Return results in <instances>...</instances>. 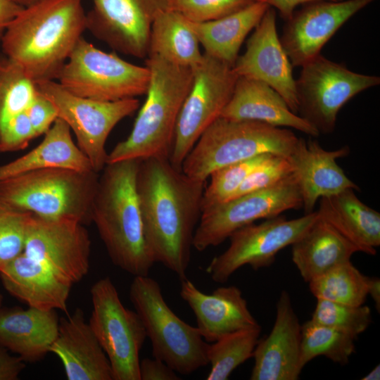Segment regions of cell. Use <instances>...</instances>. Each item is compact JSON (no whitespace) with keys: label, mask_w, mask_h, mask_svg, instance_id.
Here are the masks:
<instances>
[{"label":"cell","mask_w":380,"mask_h":380,"mask_svg":"<svg viewBox=\"0 0 380 380\" xmlns=\"http://www.w3.org/2000/svg\"><path fill=\"white\" fill-rule=\"evenodd\" d=\"M206 181L194 179L169 158L139 161L136 189L143 233L156 262L186 278Z\"/></svg>","instance_id":"6da1fadb"},{"label":"cell","mask_w":380,"mask_h":380,"mask_svg":"<svg viewBox=\"0 0 380 380\" xmlns=\"http://www.w3.org/2000/svg\"><path fill=\"white\" fill-rule=\"evenodd\" d=\"M85 29L82 0H38L10 23L1 46L35 83L55 80Z\"/></svg>","instance_id":"7a4b0ae2"},{"label":"cell","mask_w":380,"mask_h":380,"mask_svg":"<svg viewBox=\"0 0 380 380\" xmlns=\"http://www.w3.org/2000/svg\"><path fill=\"white\" fill-rule=\"evenodd\" d=\"M139 161L107 163L91 208V222L111 261L134 277L148 275L156 262L144 239L136 189Z\"/></svg>","instance_id":"3957f363"},{"label":"cell","mask_w":380,"mask_h":380,"mask_svg":"<svg viewBox=\"0 0 380 380\" xmlns=\"http://www.w3.org/2000/svg\"><path fill=\"white\" fill-rule=\"evenodd\" d=\"M150 72L146 99L129 135L108 153L107 163L150 158H170L179 115L191 87V68L148 55Z\"/></svg>","instance_id":"277c9868"},{"label":"cell","mask_w":380,"mask_h":380,"mask_svg":"<svg viewBox=\"0 0 380 380\" xmlns=\"http://www.w3.org/2000/svg\"><path fill=\"white\" fill-rule=\"evenodd\" d=\"M99 173L63 167L41 169L0 180V202L35 215L91 222Z\"/></svg>","instance_id":"5b68a950"},{"label":"cell","mask_w":380,"mask_h":380,"mask_svg":"<svg viewBox=\"0 0 380 380\" xmlns=\"http://www.w3.org/2000/svg\"><path fill=\"white\" fill-rule=\"evenodd\" d=\"M298 139L286 128L220 117L196 142L184 160L182 170L194 179L206 181L217 169L260 154L287 158Z\"/></svg>","instance_id":"8992f818"},{"label":"cell","mask_w":380,"mask_h":380,"mask_svg":"<svg viewBox=\"0 0 380 380\" xmlns=\"http://www.w3.org/2000/svg\"><path fill=\"white\" fill-rule=\"evenodd\" d=\"M129 299L151 341L153 357L184 375L209 364L210 343L196 327L181 319L170 308L157 281L148 275L134 277Z\"/></svg>","instance_id":"52a82bcc"},{"label":"cell","mask_w":380,"mask_h":380,"mask_svg":"<svg viewBox=\"0 0 380 380\" xmlns=\"http://www.w3.org/2000/svg\"><path fill=\"white\" fill-rule=\"evenodd\" d=\"M69 92L84 98L115 101L146 94L147 66L127 62L80 38L56 77Z\"/></svg>","instance_id":"ba28073f"},{"label":"cell","mask_w":380,"mask_h":380,"mask_svg":"<svg viewBox=\"0 0 380 380\" xmlns=\"http://www.w3.org/2000/svg\"><path fill=\"white\" fill-rule=\"evenodd\" d=\"M38 91L55 106L58 118L73 132L77 145L99 173L107 164V139L115 126L139 107L136 98L104 101L75 95L54 80L36 83Z\"/></svg>","instance_id":"9c48e42d"},{"label":"cell","mask_w":380,"mask_h":380,"mask_svg":"<svg viewBox=\"0 0 380 380\" xmlns=\"http://www.w3.org/2000/svg\"><path fill=\"white\" fill-rule=\"evenodd\" d=\"M90 293L89 324L109 360L113 380H140L139 353L147 338L140 317L123 305L108 277L96 281Z\"/></svg>","instance_id":"30bf717a"},{"label":"cell","mask_w":380,"mask_h":380,"mask_svg":"<svg viewBox=\"0 0 380 380\" xmlns=\"http://www.w3.org/2000/svg\"><path fill=\"white\" fill-rule=\"evenodd\" d=\"M177 120L170 161L182 170L187 154L229 101L239 76L231 65L203 53Z\"/></svg>","instance_id":"8fae6325"},{"label":"cell","mask_w":380,"mask_h":380,"mask_svg":"<svg viewBox=\"0 0 380 380\" xmlns=\"http://www.w3.org/2000/svg\"><path fill=\"white\" fill-rule=\"evenodd\" d=\"M301 68L296 80L298 113L319 134L334 130L339 110L353 97L380 84L379 76L355 72L321 54Z\"/></svg>","instance_id":"7c38bea8"},{"label":"cell","mask_w":380,"mask_h":380,"mask_svg":"<svg viewBox=\"0 0 380 380\" xmlns=\"http://www.w3.org/2000/svg\"><path fill=\"white\" fill-rule=\"evenodd\" d=\"M302 207V198L293 175L275 184L232 198L202 211L193 247L198 251L223 243L237 229L260 219Z\"/></svg>","instance_id":"4fadbf2b"},{"label":"cell","mask_w":380,"mask_h":380,"mask_svg":"<svg viewBox=\"0 0 380 380\" xmlns=\"http://www.w3.org/2000/svg\"><path fill=\"white\" fill-rule=\"evenodd\" d=\"M317 218V211L291 220L279 215L244 226L232 234L229 247L212 259L205 271L213 281L223 284L244 265L255 270L269 267L277 253L298 239Z\"/></svg>","instance_id":"5bb4252c"},{"label":"cell","mask_w":380,"mask_h":380,"mask_svg":"<svg viewBox=\"0 0 380 380\" xmlns=\"http://www.w3.org/2000/svg\"><path fill=\"white\" fill-rule=\"evenodd\" d=\"M91 240L84 224L70 219H50L31 213L23 252L56 275L74 284L89 269Z\"/></svg>","instance_id":"9a60e30c"},{"label":"cell","mask_w":380,"mask_h":380,"mask_svg":"<svg viewBox=\"0 0 380 380\" xmlns=\"http://www.w3.org/2000/svg\"><path fill=\"white\" fill-rule=\"evenodd\" d=\"M87 29L122 53L147 57L152 24L172 0H91Z\"/></svg>","instance_id":"2e32d148"},{"label":"cell","mask_w":380,"mask_h":380,"mask_svg":"<svg viewBox=\"0 0 380 380\" xmlns=\"http://www.w3.org/2000/svg\"><path fill=\"white\" fill-rule=\"evenodd\" d=\"M376 0L317 1L305 4L286 20L279 37L293 67L321 54L338 29L357 12Z\"/></svg>","instance_id":"e0dca14e"},{"label":"cell","mask_w":380,"mask_h":380,"mask_svg":"<svg viewBox=\"0 0 380 380\" xmlns=\"http://www.w3.org/2000/svg\"><path fill=\"white\" fill-rule=\"evenodd\" d=\"M292 68L277 34L275 11L270 6L254 28L247 41L245 52L238 56L233 69L239 77L268 84L298 114L296 80Z\"/></svg>","instance_id":"ac0fdd59"},{"label":"cell","mask_w":380,"mask_h":380,"mask_svg":"<svg viewBox=\"0 0 380 380\" xmlns=\"http://www.w3.org/2000/svg\"><path fill=\"white\" fill-rule=\"evenodd\" d=\"M301 325L289 293L282 291L276 305V317L270 334L259 339L253 357L251 380H297L300 363Z\"/></svg>","instance_id":"d6986e66"},{"label":"cell","mask_w":380,"mask_h":380,"mask_svg":"<svg viewBox=\"0 0 380 380\" xmlns=\"http://www.w3.org/2000/svg\"><path fill=\"white\" fill-rule=\"evenodd\" d=\"M348 146L327 151L316 139L306 141L300 137L287 157L293 169L305 214L314 211L322 197L338 194L347 189L359 191V187L345 174L336 160L346 156Z\"/></svg>","instance_id":"ffe728a7"},{"label":"cell","mask_w":380,"mask_h":380,"mask_svg":"<svg viewBox=\"0 0 380 380\" xmlns=\"http://www.w3.org/2000/svg\"><path fill=\"white\" fill-rule=\"evenodd\" d=\"M180 296L194 312L200 334L209 343L239 330L260 327L236 286H220L206 294L185 278L181 280Z\"/></svg>","instance_id":"44dd1931"},{"label":"cell","mask_w":380,"mask_h":380,"mask_svg":"<svg viewBox=\"0 0 380 380\" xmlns=\"http://www.w3.org/2000/svg\"><path fill=\"white\" fill-rule=\"evenodd\" d=\"M50 352L61 360L68 380H113L109 360L80 308L59 320Z\"/></svg>","instance_id":"7402d4cb"},{"label":"cell","mask_w":380,"mask_h":380,"mask_svg":"<svg viewBox=\"0 0 380 380\" xmlns=\"http://www.w3.org/2000/svg\"><path fill=\"white\" fill-rule=\"evenodd\" d=\"M220 117L291 127L313 137L320 134L305 119L294 113L274 89L263 82L245 77H238L232 97Z\"/></svg>","instance_id":"603a6c76"},{"label":"cell","mask_w":380,"mask_h":380,"mask_svg":"<svg viewBox=\"0 0 380 380\" xmlns=\"http://www.w3.org/2000/svg\"><path fill=\"white\" fill-rule=\"evenodd\" d=\"M4 289L29 307L45 310H67L72 284L24 253L0 270Z\"/></svg>","instance_id":"cb8c5ba5"},{"label":"cell","mask_w":380,"mask_h":380,"mask_svg":"<svg viewBox=\"0 0 380 380\" xmlns=\"http://www.w3.org/2000/svg\"><path fill=\"white\" fill-rule=\"evenodd\" d=\"M56 310L29 307L0 309V346L34 362L50 353L58 331Z\"/></svg>","instance_id":"d4e9b609"},{"label":"cell","mask_w":380,"mask_h":380,"mask_svg":"<svg viewBox=\"0 0 380 380\" xmlns=\"http://www.w3.org/2000/svg\"><path fill=\"white\" fill-rule=\"evenodd\" d=\"M353 189L319 199L318 217L357 248L375 255L380 245V213L362 203Z\"/></svg>","instance_id":"484cf974"},{"label":"cell","mask_w":380,"mask_h":380,"mask_svg":"<svg viewBox=\"0 0 380 380\" xmlns=\"http://www.w3.org/2000/svg\"><path fill=\"white\" fill-rule=\"evenodd\" d=\"M291 246V258L305 282L350 260L359 250L331 225L320 219Z\"/></svg>","instance_id":"4316f807"},{"label":"cell","mask_w":380,"mask_h":380,"mask_svg":"<svg viewBox=\"0 0 380 380\" xmlns=\"http://www.w3.org/2000/svg\"><path fill=\"white\" fill-rule=\"evenodd\" d=\"M44 135L43 140L32 151L0 166V180L49 167L93 170L63 120L58 118Z\"/></svg>","instance_id":"83f0119b"},{"label":"cell","mask_w":380,"mask_h":380,"mask_svg":"<svg viewBox=\"0 0 380 380\" xmlns=\"http://www.w3.org/2000/svg\"><path fill=\"white\" fill-rule=\"evenodd\" d=\"M269 7L264 2L255 1L218 19L200 23L189 21L204 53L233 66L246 36L259 23Z\"/></svg>","instance_id":"f1b7e54d"},{"label":"cell","mask_w":380,"mask_h":380,"mask_svg":"<svg viewBox=\"0 0 380 380\" xmlns=\"http://www.w3.org/2000/svg\"><path fill=\"white\" fill-rule=\"evenodd\" d=\"M199 45L190 21L180 13L168 9L160 12L152 24L148 55L192 68L203 56Z\"/></svg>","instance_id":"f546056e"},{"label":"cell","mask_w":380,"mask_h":380,"mask_svg":"<svg viewBox=\"0 0 380 380\" xmlns=\"http://www.w3.org/2000/svg\"><path fill=\"white\" fill-rule=\"evenodd\" d=\"M369 277L363 274L350 260L340 263L311 279L309 289L317 299L350 305H364Z\"/></svg>","instance_id":"4dcf8cb0"},{"label":"cell","mask_w":380,"mask_h":380,"mask_svg":"<svg viewBox=\"0 0 380 380\" xmlns=\"http://www.w3.org/2000/svg\"><path fill=\"white\" fill-rule=\"evenodd\" d=\"M356 338L312 319L301 325L300 363L304 367L318 356L345 365L355 352Z\"/></svg>","instance_id":"1f68e13d"},{"label":"cell","mask_w":380,"mask_h":380,"mask_svg":"<svg viewBox=\"0 0 380 380\" xmlns=\"http://www.w3.org/2000/svg\"><path fill=\"white\" fill-rule=\"evenodd\" d=\"M261 327L239 330L210 343L208 380H227L233 371L253 357Z\"/></svg>","instance_id":"d6a6232c"},{"label":"cell","mask_w":380,"mask_h":380,"mask_svg":"<svg viewBox=\"0 0 380 380\" xmlns=\"http://www.w3.org/2000/svg\"><path fill=\"white\" fill-rule=\"evenodd\" d=\"M37 93L36 83L20 67L0 58V134L11 120L27 110Z\"/></svg>","instance_id":"836d02e7"},{"label":"cell","mask_w":380,"mask_h":380,"mask_svg":"<svg viewBox=\"0 0 380 380\" xmlns=\"http://www.w3.org/2000/svg\"><path fill=\"white\" fill-rule=\"evenodd\" d=\"M270 154H260L213 171L203 191L201 213L230 199L248 175Z\"/></svg>","instance_id":"e575fe53"},{"label":"cell","mask_w":380,"mask_h":380,"mask_svg":"<svg viewBox=\"0 0 380 380\" xmlns=\"http://www.w3.org/2000/svg\"><path fill=\"white\" fill-rule=\"evenodd\" d=\"M311 319L357 338L368 328L372 317L370 308L365 305L355 306L317 299Z\"/></svg>","instance_id":"d590c367"},{"label":"cell","mask_w":380,"mask_h":380,"mask_svg":"<svg viewBox=\"0 0 380 380\" xmlns=\"http://www.w3.org/2000/svg\"><path fill=\"white\" fill-rule=\"evenodd\" d=\"M30 215L0 202V270L23 252Z\"/></svg>","instance_id":"8d00e7d4"},{"label":"cell","mask_w":380,"mask_h":380,"mask_svg":"<svg viewBox=\"0 0 380 380\" xmlns=\"http://www.w3.org/2000/svg\"><path fill=\"white\" fill-rule=\"evenodd\" d=\"M256 0H172L170 10L192 22H206L238 11Z\"/></svg>","instance_id":"74e56055"},{"label":"cell","mask_w":380,"mask_h":380,"mask_svg":"<svg viewBox=\"0 0 380 380\" xmlns=\"http://www.w3.org/2000/svg\"><path fill=\"white\" fill-rule=\"evenodd\" d=\"M292 172L288 158L270 154L248 175L231 198L270 187L291 175Z\"/></svg>","instance_id":"f35d334b"},{"label":"cell","mask_w":380,"mask_h":380,"mask_svg":"<svg viewBox=\"0 0 380 380\" xmlns=\"http://www.w3.org/2000/svg\"><path fill=\"white\" fill-rule=\"evenodd\" d=\"M37 137L27 112H23L11 120L0 134V152H13L27 146Z\"/></svg>","instance_id":"ab89813d"},{"label":"cell","mask_w":380,"mask_h":380,"mask_svg":"<svg viewBox=\"0 0 380 380\" xmlns=\"http://www.w3.org/2000/svg\"><path fill=\"white\" fill-rule=\"evenodd\" d=\"M26 112L37 137L44 134L58 118L53 104L39 91Z\"/></svg>","instance_id":"60d3db41"},{"label":"cell","mask_w":380,"mask_h":380,"mask_svg":"<svg viewBox=\"0 0 380 380\" xmlns=\"http://www.w3.org/2000/svg\"><path fill=\"white\" fill-rule=\"evenodd\" d=\"M140 380H179L177 372L163 361L144 358L139 364Z\"/></svg>","instance_id":"b9f144b4"},{"label":"cell","mask_w":380,"mask_h":380,"mask_svg":"<svg viewBox=\"0 0 380 380\" xmlns=\"http://www.w3.org/2000/svg\"><path fill=\"white\" fill-rule=\"evenodd\" d=\"M25 367V361L18 355H11L0 346V380H16Z\"/></svg>","instance_id":"7bdbcfd3"},{"label":"cell","mask_w":380,"mask_h":380,"mask_svg":"<svg viewBox=\"0 0 380 380\" xmlns=\"http://www.w3.org/2000/svg\"><path fill=\"white\" fill-rule=\"evenodd\" d=\"M23 8L13 0H0V40L8 26Z\"/></svg>","instance_id":"ee69618b"},{"label":"cell","mask_w":380,"mask_h":380,"mask_svg":"<svg viewBox=\"0 0 380 380\" xmlns=\"http://www.w3.org/2000/svg\"><path fill=\"white\" fill-rule=\"evenodd\" d=\"M267 4L270 7L276 8L282 18L286 21L288 20L295 8L300 4H305L308 3L317 1H341V0H256Z\"/></svg>","instance_id":"f6af8a7d"},{"label":"cell","mask_w":380,"mask_h":380,"mask_svg":"<svg viewBox=\"0 0 380 380\" xmlns=\"http://www.w3.org/2000/svg\"><path fill=\"white\" fill-rule=\"evenodd\" d=\"M368 295L373 299L376 310H380V280L377 277H370L369 280Z\"/></svg>","instance_id":"bcb514c9"},{"label":"cell","mask_w":380,"mask_h":380,"mask_svg":"<svg viewBox=\"0 0 380 380\" xmlns=\"http://www.w3.org/2000/svg\"><path fill=\"white\" fill-rule=\"evenodd\" d=\"M362 380H379L380 379V366H375L367 374L364 376Z\"/></svg>","instance_id":"7dc6e473"},{"label":"cell","mask_w":380,"mask_h":380,"mask_svg":"<svg viewBox=\"0 0 380 380\" xmlns=\"http://www.w3.org/2000/svg\"><path fill=\"white\" fill-rule=\"evenodd\" d=\"M13 1L23 6H27L38 0H13Z\"/></svg>","instance_id":"c3c4849f"},{"label":"cell","mask_w":380,"mask_h":380,"mask_svg":"<svg viewBox=\"0 0 380 380\" xmlns=\"http://www.w3.org/2000/svg\"><path fill=\"white\" fill-rule=\"evenodd\" d=\"M2 303H3V296L0 292V309L2 308Z\"/></svg>","instance_id":"681fc988"}]
</instances>
